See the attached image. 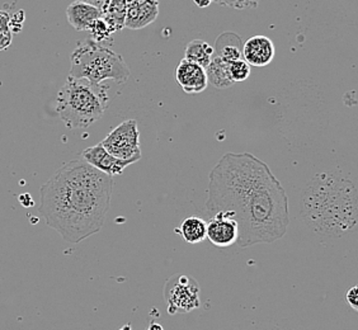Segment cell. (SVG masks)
<instances>
[{
  "label": "cell",
  "mask_w": 358,
  "mask_h": 330,
  "mask_svg": "<svg viewBox=\"0 0 358 330\" xmlns=\"http://www.w3.org/2000/svg\"><path fill=\"white\" fill-rule=\"evenodd\" d=\"M12 43V31H10V17L7 12L0 10V51Z\"/></svg>",
  "instance_id": "21"
},
{
  "label": "cell",
  "mask_w": 358,
  "mask_h": 330,
  "mask_svg": "<svg viewBox=\"0 0 358 330\" xmlns=\"http://www.w3.org/2000/svg\"><path fill=\"white\" fill-rule=\"evenodd\" d=\"M227 71H229V76H230L231 82H244L250 76V66L241 59L236 62H227Z\"/></svg>",
  "instance_id": "19"
},
{
  "label": "cell",
  "mask_w": 358,
  "mask_h": 330,
  "mask_svg": "<svg viewBox=\"0 0 358 330\" xmlns=\"http://www.w3.org/2000/svg\"><path fill=\"white\" fill-rule=\"evenodd\" d=\"M108 88L92 85L83 79L68 78L56 98V110L68 129L90 127L103 117Z\"/></svg>",
  "instance_id": "4"
},
{
  "label": "cell",
  "mask_w": 358,
  "mask_h": 330,
  "mask_svg": "<svg viewBox=\"0 0 358 330\" xmlns=\"http://www.w3.org/2000/svg\"><path fill=\"white\" fill-rule=\"evenodd\" d=\"M206 224V239L215 247L229 248L236 244L239 227L231 213L217 211L208 217Z\"/></svg>",
  "instance_id": "8"
},
{
  "label": "cell",
  "mask_w": 358,
  "mask_h": 330,
  "mask_svg": "<svg viewBox=\"0 0 358 330\" xmlns=\"http://www.w3.org/2000/svg\"><path fill=\"white\" fill-rule=\"evenodd\" d=\"M222 7L233 8V9H252L258 7L259 0H214Z\"/></svg>",
  "instance_id": "22"
},
{
  "label": "cell",
  "mask_w": 358,
  "mask_h": 330,
  "mask_svg": "<svg viewBox=\"0 0 358 330\" xmlns=\"http://www.w3.org/2000/svg\"><path fill=\"white\" fill-rule=\"evenodd\" d=\"M113 185V177L74 159L41 187L38 213L64 241L78 244L103 227Z\"/></svg>",
  "instance_id": "2"
},
{
  "label": "cell",
  "mask_w": 358,
  "mask_h": 330,
  "mask_svg": "<svg viewBox=\"0 0 358 330\" xmlns=\"http://www.w3.org/2000/svg\"><path fill=\"white\" fill-rule=\"evenodd\" d=\"M90 32L92 37H93L92 40L94 42H98V43L103 42L104 40L110 38V36L113 35V34H116L115 29L110 27V24L104 21L102 17L94 22V24L90 27Z\"/></svg>",
  "instance_id": "20"
},
{
  "label": "cell",
  "mask_w": 358,
  "mask_h": 330,
  "mask_svg": "<svg viewBox=\"0 0 358 330\" xmlns=\"http://www.w3.org/2000/svg\"><path fill=\"white\" fill-rule=\"evenodd\" d=\"M158 0H127L124 28L141 29L158 18Z\"/></svg>",
  "instance_id": "10"
},
{
  "label": "cell",
  "mask_w": 358,
  "mask_h": 330,
  "mask_svg": "<svg viewBox=\"0 0 358 330\" xmlns=\"http://www.w3.org/2000/svg\"><path fill=\"white\" fill-rule=\"evenodd\" d=\"M206 76L207 82H211L217 89H227L234 84L229 76L227 62L221 60L219 56H213L211 62L206 68Z\"/></svg>",
  "instance_id": "16"
},
{
  "label": "cell",
  "mask_w": 358,
  "mask_h": 330,
  "mask_svg": "<svg viewBox=\"0 0 358 330\" xmlns=\"http://www.w3.org/2000/svg\"><path fill=\"white\" fill-rule=\"evenodd\" d=\"M148 330H164L163 329V327L160 325V324L155 323V322H152L150 323V325H149V328H148Z\"/></svg>",
  "instance_id": "26"
},
{
  "label": "cell",
  "mask_w": 358,
  "mask_h": 330,
  "mask_svg": "<svg viewBox=\"0 0 358 330\" xmlns=\"http://www.w3.org/2000/svg\"><path fill=\"white\" fill-rule=\"evenodd\" d=\"M76 1H82V3H87L90 4L93 7H96V9H99L102 13L106 10L107 6L110 4V0H76Z\"/></svg>",
  "instance_id": "24"
},
{
  "label": "cell",
  "mask_w": 358,
  "mask_h": 330,
  "mask_svg": "<svg viewBox=\"0 0 358 330\" xmlns=\"http://www.w3.org/2000/svg\"><path fill=\"white\" fill-rule=\"evenodd\" d=\"M118 330H132L131 324H130V323L126 324V325H124V327H122V328H121V329H118Z\"/></svg>",
  "instance_id": "27"
},
{
  "label": "cell",
  "mask_w": 358,
  "mask_h": 330,
  "mask_svg": "<svg viewBox=\"0 0 358 330\" xmlns=\"http://www.w3.org/2000/svg\"><path fill=\"white\" fill-rule=\"evenodd\" d=\"M275 43L266 36H253L243 43V60L249 66H267L275 59Z\"/></svg>",
  "instance_id": "11"
},
{
  "label": "cell",
  "mask_w": 358,
  "mask_h": 330,
  "mask_svg": "<svg viewBox=\"0 0 358 330\" xmlns=\"http://www.w3.org/2000/svg\"><path fill=\"white\" fill-rule=\"evenodd\" d=\"M206 221L199 216H189L180 222L174 233L180 235L188 244H199L206 239Z\"/></svg>",
  "instance_id": "15"
},
{
  "label": "cell",
  "mask_w": 358,
  "mask_h": 330,
  "mask_svg": "<svg viewBox=\"0 0 358 330\" xmlns=\"http://www.w3.org/2000/svg\"><path fill=\"white\" fill-rule=\"evenodd\" d=\"M66 17L76 31H90L94 22L102 17V12L87 3L74 1L66 9Z\"/></svg>",
  "instance_id": "13"
},
{
  "label": "cell",
  "mask_w": 358,
  "mask_h": 330,
  "mask_svg": "<svg viewBox=\"0 0 358 330\" xmlns=\"http://www.w3.org/2000/svg\"><path fill=\"white\" fill-rule=\"evenodd\" d=\"M136 120H127L110 131L101 145L112 157L121 160H131L134 163L141 159Z\"/></svg>",
  "instance_id": "7"
},
{
  "label": "cell",
  "mask_w": 358,
  "mask_h": 330,
  "mask_svg": "<svg viewBox=\"0 0 358 330\" xmlns=\"http://www.w3.org/2000/svg\"><path fill=\"white\" fill-rule=\"evenodd\" d=\"M301 217L317 234L341 238L357 227V192L348 179H317L303 197Z\"/></svg>",
  "instance_id": "3"
},
{
  "label": "cell",
  "mask_w": 358,
  "mask_h": 330,
  "mask_svg": "<svg viewBox=\"0 0 358 330\" xmlns=\"http://www.w3.org/2000/svg\"><path fill=\"white\" fill-rule=\"evenodd\" d=\"M164 299L171 315L191 313L201 306L200 285L191 275H171L164 285Z\"/></svg>",
  "instance_id": "6"
},
{
  "label": "cell",
  "mask_w": 358,
  "mask_h": 330,
  "mask_svg": "<svg viewBox=\"0 0 358 330\" xmlns=\"http://www.w3.org/2000/svg\"><path fill=\"white\" fill-rule=\"evenodd\" d=\"M174 78L188 94H197L206 89V70L194 62L183 59L179 62L177 69L174 71Z\"/></svg>",
  "instance_id": "12"
},
{
  "label": "cell",
  "mask_w": 358,
  "mask_h": 330,
  "mask_svg": "<svg viewBox=\"0 0 358 330\" xmlns=\"http://www.w3.org/2000/svg\"><path fill=\"white\" fill-rule=\"evenodd\" d=\"M70 62V78L83 79L92 85H101L108 79L124 84L130 78V69L124 57L93 40L79 42Z\"/></svg>",
  "instance_id": "5"
},
{
  "label": "cell",
  "mask_w": 358,
  "mask_h": 330,
  "mask_svg": "<svg viewBox=\"0 0 358 330\" xmlns=\"http://www.w3.org/2000/svg\"><path fill=\"white\" fill-rule=\"evenodd\" d=\"M345 303L351 306L355 311H358V287L353 286L351 289H348L345 294Z\"/></svg>",
  "instance_id": "23"
},
{
  "label": "cell",
  "mask_w": 358,
  "mask_h": 330,
  "mask_svg": "<svg viewBox=\"0 0 358 330\" xmlns=\"http://www.w3.org/2000/svg\"><path fill=\"white\" fill-rule=\"evenodd\" d=\"M215 46L216 56H219L225 62H236L243 59V42L241 36L234 32L221 34L215 42Z\"/></svg>",
  "instance_id": "14"
},
{
  "label": "cell",
  "mask_w": 358,
  "mask_h": 330,
  "mask_svg": "<svg viewBox=\"0 0 358 330\" xmlns=\"http://www.w3.org/2000/svg\"><path fill=\"white\" fill-rule=\"evenodd\" d=\"M215 51L213 46H210L206 41L202 40H193L189 42L185 50V59L188 62H194L206 70L208 64L214 56Z\"/></svg>",
  "instance_id": "17"
},
{
  "label": "cell",
  "mask_w": 358,
  "mask_h": 330,
  "mask_svg": "<svg viewBox=\"0 0 358 330\" xmlns=\"http://www.w3.org/2000/svg\"><path fill=\"white\" fill-rule=\"evenodd\" d=\"M207 216L231 213L239 227L236 245L281 239L289 227V200L268 165L250 152H227L210 173Z\"/></svg>",
  "instance_id": "1"
},
{
  "label": "cell",
  "mask_w": 358,
  "mask_h": 330,
  "mask_svg": "<svg viewBox=\"0 0 358 330\" xmlns=\"http://www.w3.org/2000/svg\"><path fill=\"white\" fill-rule=\"evenodd\" d=\"M82 159L99 172L104 173L110 177L120 175L129 165L135 164L131 160H121L112 157L101 144L87 148L82 152Z\"/></svg>",
  "instance_id": "9"
},
{
  "label": "cell",
  "mask_w": 358,
  "mask_h": 330,
  "mask_svg": "<svg viewBox=\"0 0 358 330\" xmlns=\"http://www.w3.org/2000/svg\"><path fill=\"white\" fill-rule=\"evenodd\" d=\"M193 3L199 8H207L214 3V0H193Z\"/></svg>",
  "instance_id": "25"
},
{
  "label": "cell",
  "mask_w": 358,
  "mask_h": 330,
  "mask_svg": "<svg viewBox=\"0 0 358 330\" xmlns=\"http://www.w3.org/2000/svg\"><path fill=\"white\" fill-rule=\"evenodd\" d=\"M127 0H110V4L106 8L102 18L115 29V32L124 28Z\"/></svg>",
  "instance_id": "18"
}]
</instances>
